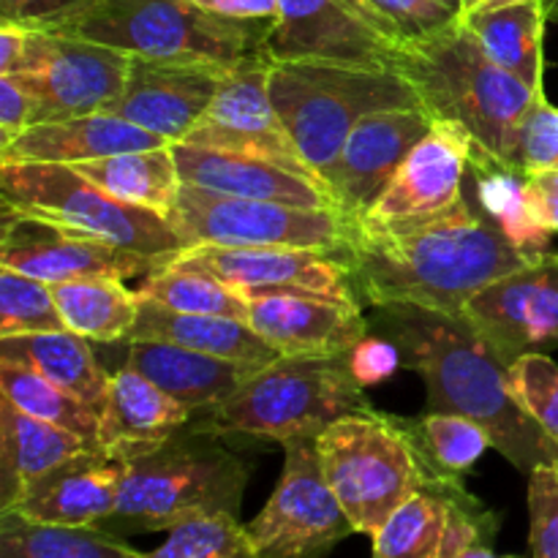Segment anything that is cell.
<instances>
[{
    "label": "cell",
    "instance_id": "cell-1",
    "mask_svg": "<svg viewBox=\"0 0 558 558\" xmlns=\"http://www.w3.org/2000/svg\"><path fill=\"white\" fill-rule=\"evenodd\" d=\"M341 256L371 308L420 305L450 316H463L480 289L532 262L466 196L428 221L349 232Z\"/></svg>",
    "mask_w": 558,
    "mask_h": 558
},
{
    "label": "cell",
    "instance_id": "cell-2",
    "mask_svg": "<svg viewBox=\"0 0 558 558\" xmlns=\"http://www.w3.org/2000/svg\"><path fill=\"white\" fill-rule=\"evenodd\" d=\"M368 325L390 338L401 349L403 365L425 381L428 412L463 414L480 423L494 450L526 474L558 463V447L512 398L507 365L463 316L420 305H381Z\"/></svg>",
    "mask_w": 558,
    "mask_h": 558
},
{
    "label": "cell",
    "instance_id": "cell-3",
    "mask_svg": "<svg viewBox=\"0 0 558 558\" xmlns=\"http://www.w3.org/2000/svg\"><path fill=\"white\" fill-rule=\"evenodd\" d=\"M396 71L436 120L463 125L474 145L515 167L521 125L545 90H534L490 60L466 22L428 41L403 44Z\"/></svg>",
    "mask_w": 558,
    "mask_h": 558
},
{
    "label": "cell",
    "instance_id": "cell-4",
    "mask_svg": "<svg viewBox=\"0 0 558 558\" xmlns=\"http://www.w3.org/2000/svg\"><path fill=\"white\" fill-rule=\"evenodd\" d=\"M248 463L216 434L185 428L125 461L118 510L98 529L129 534L172 532L202 518H240Z\"/></svg>",
    "mask_w": 558,
    "mask_h": 558
},
{
    "label": "cell",
    "instance_id": "cell-5",
    "mask_svg": "<svg viewBox=\"0 0 558 558\" xmlns=\"http://www.w3.org/2000/svg\"><path fill=\"white\" fill-rule=\"evenodd\" d=\"M343 357H278L234 396L196 414L189 428L216 436L287 441L316 439L349 414L374 412Z\"/></svg>",
    "mask_w": 558,
    "mask_h": 558
},
{
    "label": "cell",
    "instance_id": "cell-6",
    "mask_svg": "<svg viewBox=\"0 0 558 558\" xmlns=\"http://www.w3.org/2000/svg\"><path fill=\"white\" fill-rule=\"evenodd\" d=\"M270 101L300 156L325 178L343 142L368 114L417 107L420 98L396 69H365L327 60H272Z\"/></svg>",
    "mask_w": 558,
    "mask_h": 558
},
{
    "label": "cell",
    "instance_id": "cell-7",
    "mask_svg": "<svg viewBox=\"0 0 558 558\" xmlns=\"http://www.w3.org/2000/svg\"><path fill=\"white\" fill-rule=\"evenodd\" d=\"M322 469L347 510L354 532L374 537L412 494L439 477L425 463L407 428V417L349 414L316 436Z\"/></svg>",
    "mask_w": 558,
    "mask_h": 558
},
{
    "label": "cell",
    "instance_id": "cell-8",
    "mask_svg": "<svg viewBox=\"0 0 558 558\" xmlns=\"http://www.w3.org/2000/svg\"><path fill=\"white\" fill-rule=\"evenodd\" d=\"M272 22H243L194 0H96L63 36L107 44L131 58L234 65L265 49Z\"/></svg>",
    "mask_w": 558,
    "mask_h": 558
},
{
    "label": "cell",
    "instance_id": "cell-9",
    "mask_svg": "<svg viewBox=\"0 0 558 558\" xmlns=\"http://www.w3.org/2000/svg\"><path fill=\"white\" fill-rule=\"evenodd\" d=\"M0 199L156 259L158 267L189 248L169 218L114 199L69 163L0 161Z\"/></svg>",
    "mask_w": 558,
    "mask_h": 558
},
{
    "label": "cell",
    "instance_id": "cell-10",
    "mask_svg": "<svg viewBox=\"0 0 558 558\" xmlns=\"http://www.w3.org/2000/svg\"><path fill=\"white\" fill-rule=\"evenodd\" d=\"M185 245H232V248H319L341 254L349 221L338 210L243 199L185 185L172 216Z\"/></svg>",
    "mask_w": 558,
    "mask_h": 558
},
{
    "label": "cell",
    "instance_id": "cell-11",
    "mask_svg": "<svg viewBox=\"0 0 558 558\" xmlns=\"http://www.w3.org/2000/svg\"><path fill=\"white\" fill-rule=\"evenodd\" d=\"M281 480L259 515L245 523L256 558H325L352 537L354 523L322 469L316 439L283 445Z\"/></svg>",
    "mask_w": 558,
    "mask_h": 558
},
{
    "label": "cell",
    "instance_id": "cell-12",
    "mask_svg": "<svg viewBox=\"0 0 558 558\" xmlns=\"http://www.w3.org/2000/svg\"><path fill=\"white\" fill-rule=\"evenodd\" d=\"M131 54L63 33L31 31L16 82L36 101L38 123L112 112L129 80Z\"/></svg>",
    "mask_w": 558,
    "mask_h": 558
},
{
    "label": "cell",
    "instance_id": "cell-13",
    "mask_svg": "<svg viewBox=\"0 0 558 558\" xmlns=\"http://www.w3.org/2000/svg\"><path fill=\"white\" fill-rule=\"evenodd\" d=\"M270 63V52L259 49L240 63L229 65L216 98L183 142L185 145L210 147V150L267 158V161L294 169V172L322 178L300 156L292 136L287 134L276 107H272Z\"/></svg>",
    "mask_w": 558,
    "mask_h": 558
},
{
    "label": "cell",
    "instance_id": "cell-14",
    "mask_svg": "<svg viewBox=\"0 0 558 558\" xmlns=\"http://www.w3.org/2000/svg\"><path fill=\"white\" fill-rule=\"evenodd\" d=\"M265 49L272 60L396 69L401 44L363 0H278Z\"/></svg>",
    "mask_w": 558,
    "mask_h": 558
},
{
    "label": "cell",
    "instance_id": "cell-15",
    "mask_svg": "<svg viewBox=\"0 0 558 558\" xmlns=\"http://www.w3.org/2000/svg\"><path fill=\"white\" fill-rule=\"evenodd\" d=\"M0 267L25 272L44 283H60L96 276H147L158 270V262L131 254L109 240L82 232L63 221L20 210L3 202Z\"/></svg>",
    "mask_w": 558,
    "mask_h": 558
},
{
    "label": "cell",
    "instance_id": "cell-16",
    "mask_svg": "<svg viewBox=\"0 0 558 558\" xmlns=\"http://www.w3.org/2000/svg\"><path fill=\"white\" fill-rule=\"evenodd\" d=\"M490 352L510 368L523 354L558 349V254H539L480 289L463 308Z\"/></svg>",
    "mask_w": 558,
    "mask_h": 558
},
{
    "label": "cell",
    "instance_id": "cell-17",
    "mask_svg": "<svg viewBox=\"0 0 558 558\" xmlns=\"http://www.w3.org/2000/svg\"><path fill=\"white\" fill-rule=\"evenodd\" d=\"M474 140L463 125L434 120V129L409 153L379 199L349 232H390L409 223L428 221L463 199Z\"/></svg>",
    "mask_w": 558,
    "mask_h": 558
},
{
    "label": "cell",
    "instance_id": "cell-18",
    "mask_svg": "<svg viewBox=\"0 0 558 558\" xmlns=\"http://www.w3.org/2000/svg\"><path fill=\"white\" fill-rule=\"evenodd\" d=\"M161 267L205 272L243 292L245 298L270 292H314L327 298L360 300L347 262L336 251L191 245L169 256Z\"/></svg>",
    "mask_w": 558,
    "mask_h": 558
},
{
    "label": "cell",
    "instance_id": "cell-19",
    "mask_svg": "<svg viewBox=\"0 0 558 558\" xmlns=\"http://www.w3.org/2000/svg\"><path fill=\"white\" fill-rule=\"evenodd\" d=\"M499 515L472 496L463 480H434L409 496L371 537L374 558H458L494 545Z\"/></svg>",
    "mask_w": 558,
    "mask_h": 558
},
{
    "label": "cell",
    "instance_id": "cell-20",
    "mask_svg": "<svg viewBox=\"0 0 558 558\" xmlns=\"http://www.w3.org/2000/svg\"><path fill=\"white\" fill-rule=\"evenodd\" d=\"M434 114L425 107L381 109L368 114L343 142L336 161L327 167L325 180L332 191L338 213L349 223L374 207L381 191L390 185L409 153L434 129Z\"/></svg>",
    "mask_w": 558,
    "mask_h": 558
},
{
    "label": "cell",
    "instance_id": "cell-21",
    "mask_svg": "<svg viewBox=\"0 0 558 558\" xmlns=\"http://www.w3.org/2000/svg\"><path fill=\"white\" fill-rule=\"evenodd\" d=\"M248 325L281 357H343L371 330L360 300L314 292L251 294Z\"/></svg>",
    "mask_w": 558,
    "mask_h": 558
},
{
    "label": "cell",
    "instance_id": "cell-22",
    "mask_svg": "<svg viewBox=\"0 0 558 558\" xmlns=\"http://www.w3.org/2000/svg\"><path fill=\"white\" fill-rule=\"evenodd\" d=\"M229 65L131 58L123 96L112 114L178 145L216 98Z\"/></svg>",
    "mask_w": 558,
    "mask_h": 558
},
{
    "label": "cell",
    "instance_id": "cell-23",
    "mask_svg": "<svg viewBox=\"0 0 558 558\" xmlns=\"http://www.w3.org/2000/svg\"><path fill=\"white\" fill-rule=\"evenodd\" d=\"M172 150L185 185H199V189L243 196V199L338 210L330 185L322 178L294 172V169L267 161V158L210 150V147L185 145V142L172 145Z\"/></svg>",
    "mask_w": 558,
    "mask_h": 558
},
{
    "label": "cell",
    "instance_id": "cell-24",
    "mask_svg": "<svg viewBox=\"0 0 558 558\" xmlns=\"http://www.w3.org/2000/svg\"><path fill=\"white\" fill-rule=\"evenodd\" d=\"M125 461L104 450L82 452L33 485L11 510L58 526H101L114 515Z\"/></svg>",
    "mask_w": 558,
    "mask_h": 558
},
{
    "label": "cell",
    "instance_id": "cell-25",
    "mask_svg": "<svg viewBox=\"0 0 558 558\" xmlns=\"http://www.w3.org/2000/svg\"><path fill=\"white\" fill-rule=\"evenodd\" d=\"M194 412L153 385L140 371L109 374L107 403L98 414V445L107 456L129 461L189 428Z\"/></svg>",
    "mask_w": 558,
    "mask_h": 558
},
{
    "label": "cell",
    "instance_id": "cell-26",
    "mask_svg": "<svg viewBox=\"0 0 558 558\" xmlns=\"http://www.w3.org/2000/svg\"><path fill=\"white\" fill-rule=\"evenodd\" d=\"M163 136L150 134L142 125L112 112L82 114V118L38 123L22 131L9 147L0 150V161H38V163H76L118 156L131 150L167 147Z\"/></svg>",
    "mask_w": 558,
    "mask_h": 558
},
{
    "label": "cell",
    "instance_id": "cell-27",
    "mask_svg": "<svg viewBox=\"0 0 558 558\" xmlns=\"http://www.w3.org/2000/svg\"><path fill=\"white\" fill-rule=\"evenodd\" d=\"M125 365L191 409L194 417L227 401L256 374L248 365L210 357L169 341H125Z\"/></svg>",
    "mask_w": 558,
    "mask_h": 558
},
{
    "label": "cell",
    "instance_id": "cell-28",
    "mask_svg": "<svg viewBox=\"0 0 558 558\" xmlns=\"http://www.w3.org/2000/svg\"><path fill=\"white\" fill-rule=\"evenodd\" d=\"M98 450L74 430L31 417L0 396V512L82 452Z\"/></svg>",
    "mask_w": 558,
    "mask_h": 558
},
{
    "label": "cell",
    "instance_id": "cell-29",
    "mask_svg": "<svg viewBox=\"0 0 558 558\" xmlns=\"http://www.w3.org/2000/svg\"><path fill=\"white\" fill-rule=\"evenodd\" d=\"M140 300V319L129 341H169L256 371L281 357L248 322L213 314H180L153 300Z\"/></svg>",
    "mask_w": 558,
    "mask_h": 558
},
{
    "label": "cell",
    "instance_id": "cell-30",
    "mask_svg": "<svg viewBox=\"0 0 558 558\" xmlns=\"http://www.w3.org/2000/svg\"><path fill=\"white\" fill-rule=\"evenodd\" d=\"M469 180L474 183V205L521 254L534 259L548 251L554 232L537 218L526 172L474 145Z\"/></svg>",
    "mask_w": 558,
    "mask_h": 558
},
{
    "label": "cell",
    "instance_id": "cell-31",
    "mask_svg": "<svg viewBox=\"0 0 558 558\" xmlns=\"http://www.w3.org/2000/svg\"><path fill=\"white\" fill-rule=\"evenodd\" d=\"M0 357L31 365L49 381L85 401L96 414H101L107 403L109 374L101 368L87 338L76 332L60 330L0 338Z\"/></svg>",
    "mask_w": 558,
    "mask_h": 558
},
{
    "label": "cell",
    "instance_id": "cell-32",
    "mask_svg": "<svg viewBox=\"0 0 558 558\" xmlns=\"http://www.w3.org/2000/svg\"><path fill=\"white\" fill-rule=\"evenodd\" d=\"M74 169L101 185L114 199L147 207L163 218L172 216L180 189H183L172 145L118 153V156L76 163Z\"/></svg>",
    "mask_w": 558,
    "mask_h": 558
},
{
    "label": "cell",
    "instance_id": "cell-33",
    "mask_svg": "<svg viewBox=\"0 0 558 558\" xmlns=\"http://www.w3.org/2000/svg\"><path fill=\"white\" fill-rule=\"evenodd\" d=\"M466 27L477 36L490 60L526 82L534 90L543 87V38L548 22L545 0H523V3L501 5L494 11L466 14Z\"/></svg>",
    "mask_w": 558,
    "mask_h": 558
},
{
    "label": "cell",
    "instance_id": "cell-34",
    "mask_svg": "<svg viewBox=\"0 0 558 558\" xmlns=\"http://www.w3.org/2000/svg\"><path fill=\"white\" fill-rule=\"evenodd\" d=\"M65 330L96 343H125L140 319V292H131L123 278H76L49 283Z\"/></svg>",
    "mask_w": 558,
    "mask_h": 558
},
{
    "label": "cell",
    "instance_id": "cell-35",
    "mask_svg": "<svg viewBox=\"0 0 558 558\" xmlns=\"http://www.w3.org/2000/svg\"><path fill=\"white\" fill-rule=\"evenodd\" d=\"M125 537L98 526H58L0 512V558H142Z\"/></svg>",
    "mask_w": 558,
    "mask_h": 558
},
{
    "label": "cell",
    "instance_id": "cell-36",
    "mask_svg": "<svg viewBox=\"0 0 558 558\" xmlns=\"http://www.w3.org/2000/svg\"><path fill=\"white\" fill-rule=\"evenodd\" d=\"M0 396L9 398L16 409H22L31 417L74 430L101 450V445H98V414L85 401L49 381L31 365L0 357Z\"/></svg>",
    "mask_w": 558,
    "mask_h": 558
},
{
    "label": "cell",
    "instance_id": "cell-37",
    "mask_svg": "<svg viewBox=\"0 0 558 558\" xmlns=\"http://www.w3.org/2000/svg\"><path fill=\"white\" fill-rule=\"evenodd\" d=\"M407 428L425 463L439 477L463 480V474L494 447L488 430L463 414L428 412L423 417H407Z\"/></svg>",
    "mask_w": 558,
    "mask_h": 558
},
{
    "label": "cell",
    "instance_id": "cell-38",
    "mask_svg": "<svg viewBox=\"0 0 558 558\" xmlns=\"http://www.w3.org/2000/svg\"><path fill=\"white\" fill-rule=\"evenodd\" d=\"M140 298L153 300L180 314H213L248 322V298L205 272H183L158 267L142 276Z\"/></svg>",
    "mask_w": 558,
    "mask_h": 558
},
{
    "label": "cell",
    "instance_id": "cell-39",
    "mask_svg": "<svg viewBox=\"0 0 558 558\" xmlns=\"http://www.w3.org/2000/svg\"><path fill=\"white\" fill-rule=\"evenodd\" d=\"M60 330H65V322L54 303L52 287L25 272L0 267V338Z\"/></svg>",
    "mask_w": 558,
    "mask_h": 558
},
{
    "label": "cell",
    "instance_id": "cell-40",
    "mask_svg": "<svg viewBox=\"0 0 558 558\" xmlns=\"http://www.w3.org/2000/svg\"><path fill=\"white\" fill-rule=\"evenodd\" d=\"M142 558H256L240 518L216 515L172 529L161 548Z\"/></svg>",
    "mask_w": 558,
    "mask_h": 558
},
{
    "label": "cell",
    "instance_id": "cell-41",
    "mask_svg": "<svg viewBox=\"0 0 558 558\" xmlns=\"http://www.w3.org/2000/svg\"><path fill=\"white\" fill-rule=\"evenodd\" d=\"M401 44L441 36L466 20V0H363Z\"/></svg>",
    "mask_w": 558,
    "mask_h": 558
},
{
    "label": "cell",
    "instance_id": "cell-42",
    "mask_svg": "<svg viewBox=\"0 0 558 558\" xmlns=\"http://www.w3.org/2000/svg\"><path fill=\"white\" fill-rule=\"evenodd\" d=\"M518 407L558 447V365L548 354H523L507 368Z\"/></svg>",
    "mask_w": 558,
    "mask_h": 558
},
{
    "label": "cell",
    "instance_id": "cell-43",
    "mask_svg": "<svg viewBox=\"0 0 558 558\" xmlns=\"http://www.w3.org/2000/svg\"><path fill=\"white\" fill-rule=\"evenodd\" d=\"M532 558H558V463L529 472Z\"/></svg>",
    "mask_w": 558,
    "mask_h": 558
},
{
    "label": "cell",
    "instance_id": "cell-44",
    "mask_svg": "<svg viewBox=\"0 0 558 558\" xmlns=\"http://www.w3.org/2000/svg\"><path fill=\"white\" fill-rule=\"evenodd\" d=\"M515 167L521 172H543V169H558V109L539 98L526 114L518 134Z\"/></svg>",
    "mask_w": 558,
    "mask_h": 558
},
{
    "label": "cell",
    "instance_id": "cell-45",
    "mask_svg": "<svg viewBox=\"0 0 558 558\" xmlns=\"http://www.w3.org/2000/svg\"><path fill=\"white\" fill-rule=\"evenodd\" d=\"M96 0H0V22L58 33L80 20Z\"/></svg>",
    "mask_w": 558,
    "mask_h": 558
},
{
    "label": "cell",
    "instance_id": "cell-46",
    "mask_svg": "<svg viewBox=\"0 0 558 558\" xmlns=\"http://www.w3.org/2000/svg\"><path fill=\"white\" fill-rule=\"evenodd\" d=\"M403 365L401 349L385 336H365L349 352V368L363 387L381 385Z\"/></svg>",
    "mask_w": 558,
    "mask_h": 558
},
{
    "label": "cell",
    "instance_id": "cell-47",
    "mask_svg": "<svg viewBox=\"0 0 558 558\" xmlns=\"http://www.w3.org/2000/svg\"><path fill=\"white\" fill-rule=\"evenodd\" d=\"M36 118V101L16 82V76L0 74V150L9 147Z\"/></svg>",
    "mask_w": 558,
    "mask_h": 558
},
{
    "label": "cell",
    "instance_id": "cell-48",
    "mask_svg": "<svg viewBox=\"0 0 558 558\" xmlns=\"http://www.w3.org/2000/svg\"><path fill=\"white\" fill-rule=\"evenodd\" d=\"M529 194H532L537 218L550 229L558 232V169H543V172L526 174Z\"/></svg>",
    "mask_w": 558,
    "mask_h": 558
},
{
    "label": "cell",
    "instance_id": "cell-49",
    "mask_svg": "<svg viewBox=\"0 0 558 558\" xmlns=\"http://www.w3.org/2000/svg\"><path fill=\"white\" fill-rule=\"evenodd\" d=\"M205 11L243 22H276L278 0H194Z\"/></svg>",
    "mask_w": 558,
    "mask_h": 558
},
{
    "label": "cell",
    "instance_id": "cell-50",
    "mask_svg": "<svg viewBox=\"0 0 558 558\" xmlns=\"http://www.w3.org/2000/svg\"><path fill=\"white\" fill-rule=\"evenodd\" d=\"M31 31L20 25L0 22V74H16L22 65V58L27 52Z\"/></svg>",
    "mask_w": 558,
    "mask_h": 558
},
{
    "label": "cell",
    "instance_id": "cell-51",
    "mask_svg": "<svg viewBox=\"0 0 558 558\" xmlns=\"http://www.w3.org/2000/svg\"><path fill=\"white\" fill-rule=\"evenodd\" d=\"M523 3V0H466V14H477V11H494L501 5Z\"/></svg>",
    "mask_w": 558,
    "mask_h": 558
},
{
    "label": "cell",
    "instance_id": "cell-52",
    "mask_svg": "<svg viewBox=\"0 0 558 558\" xmlns=\"http://www.w3.org/2000/svg\"><path fill=\"white\" fill-rule=\"evenodd\" d=\"M458 558H521V556H496L494 545H474V548L463 550Z\"/></svg>",
    "mask_w": 558,
    "mask_h": 558
},
{
    "label": "cell",
    "instance_id": "cell-53",
    "mask_svg": "<svg viewBox=\"0 0 558 558\" xmlns=\"http://www.w3.org/2000/svg\"><path fill=\"white\" fill-rule=\"evenodd\" d=\"M545 5H548V20L558 22V0H545Z\"/></svg>",
    "mask_w": 558,
    "mask_h": 558
}]
</instances>
